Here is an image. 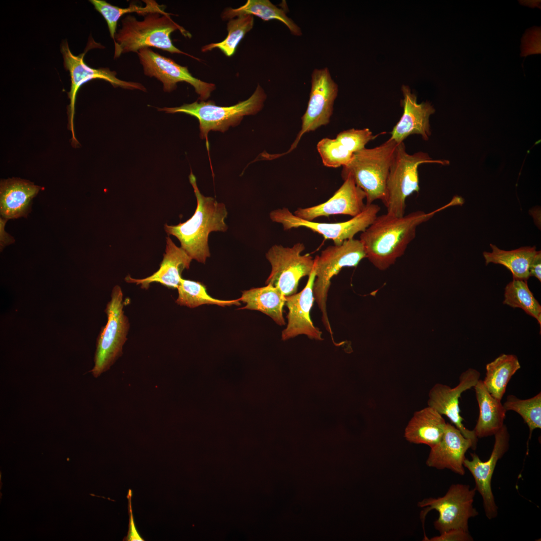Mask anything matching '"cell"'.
<instances>
[{
    "label": "cell",
    "instance_id": "cell-39",
    "mask_svg": "<svg viewBox=\"0 0 541 541\" xmlns=\"http://www.w3.org/2000/svg\"><path fill=\"white\" fill-rule=\"evenodd\" d=\"M541 252L538 251L533 259L530 267L529 275L537 278L541 281Z\"/></svg>",
    "mask_w": 541,
    "mask_h": 541
},
{
    "label": "cell",
    "instance_id": "cell-14",
    "mask_svg": "<svg viewBox=\"0 0 541 541\" xmlns=\"http://www.w3.org/2000/svg\"><path fill=\"white\" fill-rule=\"evenodd\" d=\"M145 75L155 77L163 84V91L174 90L179 82H184L193 87L201 101H205L215 89L214 84L203 82L189 72L187 67L182 66L173 60L160 55L149 48L139 50L137 53Z\"/></svg>",
    "mask_w": 541,
    "mask_h": 541
},
{
    "label": "cell",
    "instance_id": "cell-25",
    "mask_svg": "<svg viewBox=\"0 0 541 541\" xmlns=\"http://www.w3.org/2000/svg\"><path fill=\"white\" fill-rule=\"evenodd\" d=\"M239 299L245 306L239 309L255 310L266 315L280 326L286 325L283 307L286 297L278 288L270 284L242 292Z\"/></svg>",
    "mask_w": 541,
    "mask_h": 541
},
{
    "label": "cell",
    "instance_id": "cell-26",
    "mask_svg": "<svg viewBox=\"0 0 541 541\" xmlns=\"http://www.w3.org/2000/svg\"><path fill=\"white\" fill-rule=\"evenodd\" d=\"M491 252L483 253L486 264L489 263L505 266L512 273L513 279L527 281L530 277L531 263L538 252L535 246L521 247L511 250H504L490 244Z\"/></svg>",
    "mask_w": 541,
    "mask_h": 541
},
{
    "label": "cell",
    "instance_id": "cell-6",
    "mask_svg": "<svg viewBox=\"0 0 541 541\" xmlns=\"http://www.w3.org/2000/svg\"><path fill=\"white\" fill-rule=\"evenodd\" d=\"M427 163L449 164L448 160H433L422 151L410 154L407 152L403 142L397 144L386 182V198L383 203L387 214L398 217L405 215L407 198L419 190L418 167Z\"/></svg>",
    "mask_w": 541,
    "mask_h": 541
},
{
    "label": "cell",
    "instance_id": "cell-29",
    "mask_svg": "<svg viewBox=\"0 0 541 541\" xmlns=\"http://www.w3.org/2000/svg\"><path fill=\"white\" fill-rule=\"evenodd\" d=\"M145 6L142 7L131 3L126 8H121L113 6L104 0H91L95 9L103 17L105 20L111 38L115 41L116 34L117 23L120 18L127 13H136L139 15L145 16L151 13L166 14L164 6L159 5L154 1H143Z\"/></svg>",
    "mask_w": 541,
    "mask_h": 541
},
{
    "label": "cell",
    "instance_id": "cell-28",
    "mask_svg": "<svg viewBox=\"0 0 541 541\" xmlns=\"http://www.w3.org/2000/svg\"><path fill=\"white\" fill-rule=\"evenodd\" d=\"M250 15L256 16L263 21L277 20L284 24L291 33L296 36H301L302 32L301 28L290 18L285 11L278 8L269 0H247L243 6L237 9L228 8L221 14L222 19H232L241 15Z\"/></svg>",
    "mask_w": 541,
    "mask_h": 541
},
{
    "label": "cell",
    "instance_id": "cell-20",
    "mask_svg": "<svg viewBox=\"0 0 541 541\" xmlns=\"http://www.w3.org/2000/svg\"><path fill=\"white\" fill-rule=\"evenodd\" d=\"M402 91L404 98L401 105L403 113L390 132V138L397 144L413 134L420 135L424 140H428L431 134L429 117L435 112L434 108L428 102L418 103L416 96L408 86L403 85Z\"/></svg>",
    "mask_w": 541,
    "mask_h": 541
},
{
    "label": "cell",
    "instance_id": "cell-11",
    "mask_svg": "<svg viewBox=\"0 0 541 541\" xmlns=\"http://www.w3.org/2000/svg\"><path fill=\"white\" fill-rule=\"evenodd\" d=\"M305 249L300 242L292 247L272 246L265 254L272 267L265 285L278 288L285 297L296 293L300 280L311 274L315 263L312 256L301 254Z\"/></svg>",
    "mask_w": 541,
    "mask_h": 541
},
{
    "label": "cell",
    "instance_id": "cell-36",
    "mask_svg": "<svg viewBox=\"0 0 541 541\" xmlns=\"http://www.w3.org/2000/svg\"><path fill=\"white\" fill-rule=\"evenodd\" d=\"M424 539L423 540L429 541H470L473 540L469 532L458 529L450 530L440 533L439 536H434L430 539L426 536Z\"/></svg>",
    "mask_w": 541,
    "mask_h": 541
},
{
    "label": "cell",
    "instance_id": "cell-10",
    "mask_svg": "<svg viewBox=\"0 0 541 541\" xmlns=\"http://www.w3.org/2000/svg\"><path fill=\"white\" fill-rule=\"evenodd\" d=\"M380 207L374 203L366 204L358 215L344 222L323 223L302 219L286 207L270 212L271 220L282 224L284 230L304 227L322 235L325 239H331L334 244H342L344 241L354 238L358 232L364 231L374 221Z\"/></svg>",
    "mask_w": 541,
    "mask_h": 541
},
{
    "label": "cell",
    "instance_id": "cell-37",
    "mask_svg": "<svg viewBox=\"0 0 541 541\" xmlns=\"http://www.w3.org/2000/svg\"><path fill=\"white\" fill-rule=\"evenodd\" d=\"M131 496H132V491H131V490H129V492L128 493V495H127V498H128V500H129V507L128 508H129V516H130L129 525V531H128V535L126 536V537L125 538H126V539H125V540H131V541H134V540H135V541H136V540H138H138H139V541L140 540H144V539L142 537H141L139 535V534L138 533L137 530H136L135 526V523H134V522L133 516L132 511V507H131Z\"/></svg>",
    "mask_w": 541,
    "mask_h": 541
},
{
    "label": "cell",
    "instance_id": "cell-1",
    "mask_svg": "<svg viewBox=\"0 0 541 541\" xmlns=\"http://www.w3.org/2000/svg\"><path fill=\"white\" fill-rule=\"evenodd\" d=\"M462 199L454 196L449 203L428 213L417 210L400 217L387 213L377 216L360 236L366 257L378 269H386L404 254L419 225L449 206L462 204Z\"/></svg>",
    "mask_w": 541,
    "mask_h": 541
},
{
    "label": "cell",
    "instance_id": "cell-30",
    "mask_svg": "<svg viewBox=\"0 0 541 541\" xmlns=\"http://www.w3.org/2000/svg\"><path fill=\"white\" fill-rule=\"evenodd\" d=\"M178 296L175 302L179 305L194 308L203 305H216L225 307L239 306V299L222 300L215 299L208 295L204 285L198 282L181 278L177 288Z\"/></svg>",
    "mask_w": 541,
    "mask_h": 541
},
{
    "label": "cell",
    "instance_id": "cell-16",
    "mask_svg": "<svg viewBox=\"0 0 541 541\" xmlns=\"http://www.w3.org/2000/svg\"><path fill=\"white\" fill-rule=\"evenodd\" d=\"M480 374L477 370L469 368L461 374L459 383L454 388L437 383L430 390L427 401L428 406L448 418L464 437L472 441L475 448L478 438L473 430H469L463 424V418L460 414L459 399L463 392L475 386L480 380Z\"/></svg>",
    "mask_w": 541,
    "mask_h": 541
},
{
    "label": "cell",
    "instance_id": "cell-15",
    "mask_svg": "<svg viewBox=\"0 0 541 541\" xmlns=\"http://www.w3.org/2000/svg\"><path fill=\"white\" fill-rule=\"evenodd\" d=\"M494 443L489 458L482 461L475 453H470L471 459L465 458L464 467L472 474L476 490L481 495L484 512L489 519L495 518L498 514V507L491 488V480L498 461L502 458L509 448L510 435L505 425L494 435Z\"/></svg>",
    "mask_w": 541,
    "mask_h": 541
},
{
    "label": "cell",
    "instance_id": "cell-4",
    "mask_svg": "<svg viewBox=\"0 0 541 541\" xmlns=\"http://www.w3.org/2000/svg\"><path fill=\"white\" fill-rule=\"evenodd\" d=\"M266 95L258 85L247 100L231 106H219L212 101H201L184 104L179 107L158 108L167 113H183L196 118L199 123L200 137L205 139L208 147L207 135L211 130L224 132L230 126L239 124L246 115H254L262 108Z\"/></svg>",
    "mask_w": 541,
    "mask_h": 541
},
{
    "label": "cell",
    "instance_id": "cell-33",
    "mask_svg": "<svg viewBox=\"0 0 541 541\" xmlns=\"http://www.w3.org/2000/svg\"><path fill=\"white\" fill-rule=\"evenodd\" d=\"M253 16L241 15L229 21L227 24L228 34L225 39L219 43H211L203 46L201 51L206 52L214 48L220 49L225 56H232L237 47L245 34L253 28Z\"/></svg>",
    "mask_w": 541,
    "mask_h": 541
},
{
    "label": "cell",
    "instance_id": "cell-18",
    "mask_svg": "<svg viewBox=\"0 0 541 541\" xmlns=\"http://www.w3.org/2000/svg\"><path fill=\"white\" fill-rule=\"evenodd\" d=\"M343 179V184L327 201L311 207L299 208L294 214L309 221L331 215L344 214L352 217L358 215L366 206L364 202L366 194L351 176Z\"/></svg>",
    "mask_w": 541,
    "mask_h": 541
},
{
    "label": "cell",
    "instance_id": "cell-35",
    "mask_svg": "<svg viewBox=\"0 0 541 541\" xmlns=\"http://www.w3.org/2000/svg\"><path fill=\"white\" fill-rule=\"evenodd\" d=\"M376 137L368 128H352L341 132L336 139L348 151L354 153L364 149L365 145Z\"/></svg>",
    "mask_w": 541,
    "mask_h": 541
},
{
    "label": "cell",
    "instance_id": "cell-2",
    "mask_svg": "<svg viewBox=\"0 0 541 541\" xmlns=\"http://www.w3.org/2000/svg\"><path fill=\"white\" fill-rule=\"evenodd\" d=\"M189 180L196 198L197 207L192 217L176 225H164L168 234L175 236L181 247L193 259L205 263L210 255L208 235L212 231L225 232L227 226L225 219L227 216L225 205L218 202L212 197H206L200 192L196 178L191 172Z\"/></svg>",
    "mask_w": 541,
    "mask_h": 541
},
{
    "label": "cell",
    "instance_id": "cell-8",
    "mask_svg": "<svg viewBox=\"0 0 541 541\" xmlns=\"http://www.w3.org/2000/svg\"><path fill=\"white\" fill-rule=\"evenodd\" d=\"M476 490L463 484H452L442 497L425 498L418 503L423 507L420 513L423 523L428 512L435 510L438 518L434 522L440 533L452 529L469 532L468 520L478 514L473 503Z\"/></svg>",
    "mask_w": 541,
    "mask_h": 541
},
{
    "label": "cell",
    "instance_id": "cell-5",
    "mask_svg": "<svg viewBox=\"0 0 541 541\" xmlns=\"http://www.w3.org/2000/svg\"><path fill=\"white\" fill-rule=\"evenodd\" d=\"M397 143L389 138L373 148L364 149L353 153L350 163L343 167L342 178L350 175L365 192L366 204L376 200L383 203L386 185L392 158Z\"/></svg>",
    "mask_w": 541,
    "mask_h": 541
},
{
    "label": "cell",
    "instance_id": "cell-12",
    "mask_svg": "<svg viewBox=\"0 0 541 541\" xmlns=\"http://www.w3.org/2000/svg\"><path fill=\"white\" fill-rule=\"evenodd\" d=\"M87 50L78 56H75L70 50L67 41L63 42L61 46L64 67L69 71L71 76V86L68 93L70 100L68 114L69 128L72 133V144L74 147L79 143L75 136L74 126L76 98L78 91L84 84L93 79H98L108 82L114 87L142 91L146 90L141 83L118 79L116 77V72L112 71L108 68L94 69L88 66L84 61V57Z\"/></svg>",
    "mask_w": 541,
    "mask_h": 541
},
{
    "label": "cell",
    "instance_id": "cell-38",
    "mask_svg": "<svg viewBox=\"0 0 541 541\" xmlns=\"http://www.w3.org/2000/svg\"><path fill=\"white\" fill-rule=\"evenodd\" d=\"M9 219L1 216L0 217V250L2 252L7 246L15 242L14 237L5 231V227Z\"/></svg>",
    "mask_w": 541,
    "mask_h": 541
},
{
    "label": "cell",
    "instance_id": "cell-23",
    "mask_svg": "<svg viewBox=\"0 0 541 541\" xmlns=\"http://www.w3.org/2000/svg\"><path fill=\"white\" fill-rule=\"evenodd\" d=\"M446 424L442 415L427 406L414 413L405 428L404 436L409 442L431 448L441 440Z\"/></svg>",
    "mask_w": 541,
    "mask_h": 541
},
{
    "label": "cell",
    "instance_id": "cell-7",
    "mask_svg": "<svg viewBox=\"0 0 541 541\" xmlns=\"http://www.w3.org/2000/svg\"><path fill=\"white\" fill-rule=\"evenodd\" d=\"M366 257L364 246L360 240L352 238L339 245L328 246L316 259V277L313 286L314 299L322 313V321L333 339V332L327 311L328 291L333 277L345 266H357Z\"/></svg>",
    "mask_w": 541,
    "mask_h": 541
},
{
    "label": "cell",
    "instance_id": "cell-19",
    "mask_svg": "<svg viewBox=\"0 0 541 541\" xmlns=\"http://www.w3.org/2000/svg\"><path fill=\"white\" fill-rule=\"evenodd\" d=\"M469 448L476 449L472 441L464 437L454 425L447 423L441 440L430 448L426 465L438 469H448L464 475L463 462Z\"/></svg>",
    "mask_w": 541,
    "mask_h": 541
},
{
    "label": "cell",
    "instance_id": "cell-22",
    "mask_svg": "<svg viewBox=\"0 0 541 541\" xmlns=\"http://www.w3.org/2000/svg\"><path fill=\"white\" fill-rule=\"evenodd\" d=\"M42 187L20 178L3 179L0 183L1 216L10 219L27 217L33 199Z\"/></svg>",
    "mask_w": 541,
    "mask_h": 541
},
{
    "label": "cell",
    "instance_id": "cell-24",
    "mask_svg": "<svg viewBox=\"0 0 541 541\" xmlns=\"http://www.w3.org/2000/svg\"><path fill=\"white\" fill-rule=\"evenodd\" d=\"M478 405V418L473 429L477 438L494 435L504 425L507 411L501 401L490 395L479 380L473 387Z\"/></svg>",
    "mask_w": 541,
    "mask_h": 541
},
{
    "label": "cell",
    "instance_id": "cell-27",
    "mask_svg": "<svg viewBox=\"0 0 541 541\" xmlns=\"http://www.w3.org/2000/svg\"><path fill=\"white\" fill-rule=\"evenodd\" d=\"M520 368L516 356L501 354L486 365L483 385L491 396L501 401L509 380Z\"/></svg>",
    "mask_w": 541,
    "mask_h": 541
},
{
    "label": "cell",
    "instance_id": "cell-17",
    "mask_svg": "<svg viewBox=\"0 0 541 541\" xmlns=\"http://www.w3.org/2000/svg\"><path fill=\"white\" fill-rule=\"evenodd\" d=\"M316 277V259L313 269L309 276L305 288L300 292L286 297L285 305L288 309V324L282 331V338L286 340L299 335H305L312 339L323 340L322 332L314 326L310 318V311L315 300L313 286Z\"/></svg>",
    "mask_w": 541,
    "mask_h": 541
},
{
    "label": "cell",
    "instance_id": "cell-21",
    "mask_svg": "<svg viewBox=\"0 0 541 541\" xmlns=\"http://www.w3.org/2000/svg\"><path fill=\"white\" fill-rule=\"evenodd\" d=\"M165 252L159 269L150 276L136 279L127 276L128 283L140 285L142 289H148L150 284L158 283L169 289H177L181 274L188 269L192 258L181 247H178L169 236L166 237Z\"/></svg>",
    "mask_w": 541,
    "mask_h": 541
},
{
    "label": "cell",
    "instance_id": "cell-31",
    "mask_svg": "<svg viewBox=\"0 0 541 541\" xmlns=\"http://www.w3.org/2000/svg\"><path fill=\"white\" fill-rule=\"evenodd\" d=\"M504 305L519 308L541 325V306L530 291L527 281L513 279L505 288Z\"/></svg>",
    "mask_w": 541,
    "mask_h": 541
},
{
    "label": "cell",
    "instance_id": "cell-34",
    "mask_svg": "<svg viewBox=\"0 0 541 541\" xmlns=\"http://www.w3.org/2000/svg\"><path fill=\"white\" fill-rule=\"evenodd\" d=\"M317 148L323 164L328 167L338 168L348 164L353 153L348 151L336 139L325 138L317 144Z\"/></svg>",
    "mask_w": 541,
    "mask_h": 541
},
{
    "label": "cell",
    "instance_id": "cell-3",
    "mask_svg": "<svg viewBox=\"0 0 541 541\" xmlns=\"http://www.w3.org/2000/svg\"><path fill=\"white\" fill-rule=\"evenodd\" d=\"M138 21L133 16L128 15L121 20V28L115 36L114 58L128 52H136L143 48L154 47L172 54L185 55L200 61L176 48L172 43L171 34L179 30L185 37L191 34L175 23L170 14L151 13Z\"/></svg>",
    "mask_w": 541,
    "mask_h": 541
},
{
    "label": "cell",
    "instance_id": "cell-32",
    "mask_svg": "<svg viewBox=\"0 0 541 541\" xmlns=\"http://www.w3.org/2000/svg\"><path fill=\"white\" fill-rule=\"evenodd\" d=\"M503 405L507 411H513L518 413L528 426L529 433L527 441V454L528 442L532 431L541 428V393L526 399H520L513 395H509Z\"/></svg>",
    "mask_w": 541,
    "mask_h": 541
},
{
    "label": "cell",
    "instance_id": "cell-9",
    "mask_svg": "<svg viewBox=\"0 0 541 541\" xmlns=\"http://www.w3.org/2000/svg\"><path fill=\"white\" fill-rule=\"evenodd\" d=\"M111 297L105 309L107 323L98 337L94 366L91 371L95 378L109 370L122 355L123 346L127 340L129 323L123 311V293L120 286L113 288Z\"/></svg>",
    "mask_w": 541,
    "mask_h": 541
},
{
    "label": "cell",
    "instance_id": "cell-13",
    "mask_svg": "<svg viewBox=\"0 0 541 541\" xmlns=\"http://www.w3.org/2000/svg\"><path fill=\"white\" fill-rule=\"evenodd\" d=\"M338 93V85L327 67L313 71L310 97L302 117L301 129L288 152L296 148L304 134L329 123Z\"/></svg>",
    "mask_w": 541,
    "mask_h": 541
}]
</instances>
